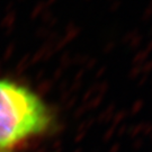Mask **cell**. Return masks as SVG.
Returning <instances> with one entry per match:
<instances>
[{"instance_id": "obj_1", "label": "cell", "mask_w": 152, "mask_h": 152, "mask_svg": "<svg viewBox=\"0 0 152 152\" xmlns=\"http://www.w3.org/2000/svg\"><path fill=\"white\" fill-rule=\"evenodd\" d=\"M54 127V114L37 92L0 77V152L16 151Z\"/></svg>"}]
</instances>
